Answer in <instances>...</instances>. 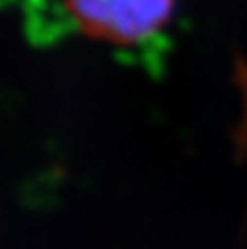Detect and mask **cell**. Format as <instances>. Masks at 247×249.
<instances>
[{"label":"cell","instance_id":"1","mask_svg":"<svg viewBox=\"0 0 247 249\" xmlns=\"http://www.w3.org/2000/svg\"><path fill=\"white\" fill-rule=\"evenodd\" d=\"M175 0H66L88 35L112 44H138L169 22Z\"/></svg>","mask_w":247,"mask_h":249}]
</instances>
